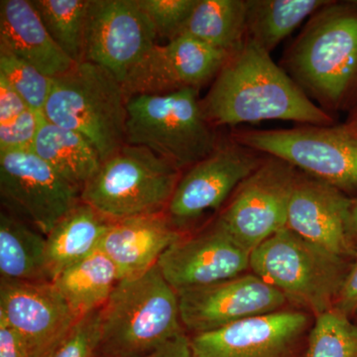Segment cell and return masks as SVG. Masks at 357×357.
Instances as JSON below:
<instances>
[{"label":"cell","mask_w":357,"mask_h":357,"mask_svg":"<svg viewBox=\"0 0 357 357\" xmlns=\"http://www.w3.org/2000/svg\"><path fill=\"white\" fill-rule=\"evenodd\" d=\"M201 103L204 116L215 128L263 121L321 126L335 122L271 54L249 39L229 54Z\"/></svg>","instance_id":"1"},{"label":"cell","mask_w":357,"mask_h":357,"mask_svg":"<svg viewBox=\"0 0 357 357\" xmlns=\"http://www.w3.org/2000/svg\"><path fill=\"white\" fill-rule=\"evenodd\" d=\"M282 68L328 114L357 98V6L330 1L310 17Z\"/></svg>","instance_id":"2"},{"label":"cell","mask_w":357,"mask_h":357,"mask_svg":"<svg viewBox=\"0 0 357 357\" xmlns=\"http://www.w3.org/2000/svg\"><path fill=\"white\" fill-rule=\"evenodd\" d=\"M183 333L178 293L155 265L115 286L100 309L96 357H143Z\"/></svg>","instance_id":"3"},{"label":"cell","mask_w":357,"mask_h":357,"mask_svg":"<svg viewBox=\"0 0 357 357\" xmlns=\"http://www.w3.org/2000/svg\"><path fill=\"white\" fill-rule=\"evenodd\" d=\"M128 96L119 79L93 63L54 77L43 114L91 143L102 161L126 144Z\"/></svg>","instance_id":"4"},{"label":"cell","mask_w":357,"mask_h":357,"mask_svg":"<svg viewBox=\"0 0 357 357\" xmlns=\"http://www.w3.org/2000/svg\"><path fill=\"white\" fill-rule=\"evenodd\" d=\"M126 141L148 148L182 171L206 158L220 139L204 116L199 91L185 89L129 98Z\"/></svg>","instance_id":"5"},{"label":"cell","mask_w":357,"mask_h":357,"mask_svg":"<svg viewBox=\"0 0 357 357\" xmlns=\"http://www.w3.org/2000/svg\"><path fill=\"white\" fill-rule=\"evenodd\" d=\"M351 261L285 227L251 252L250 269L317 317L335 307Z\"/></svg>","instance_id":"6"},{"label":"cell","mask_w":357,"mask_h":357,"mask_svg":"<svg viewBox=\"0 0 357 357\" xmlns=\"http://www.w3.org/2000/svg\"><path fill=\"white\" fill-rule=\"evenodd\" d=\"M181 176L148 148L126 144L102 161L81 199L110 220L165 213Z\"/></svg>","instance_id":"7"},{"label":"cell","mask_w":357,"mask_h":357,"mask_svg":"<svg viewBox=\"0 0 357 357\" xmlns=\"http://www.w3.org/2000/svg\"><path fill=\"white\" fill-rule=\"evenodd\" d=\"M231 137L347 192L357 190V134L342 126L241 130Z\"/></svg>","instance_id":"8"},{"label":"cell","mask_w":357,"mask_h":357,"mask_svg":"<svg viewBox=\"0 0 357 357\" xmlns=\"http://www.w3.org/2000/svg\"><path fill=\"white\" fill-rule=\"evenodd\" d=\"M297 174V169L287 162L266 156L238 185L215 222L252 252L287 227Z\"/></svg>","instance_id":"9"},{"label":"cell","mask_w":357,"mask_h":357,"mask_svg":"<svg viewBox=\"0 0 357 357\" xmlns=\"http://www.w3.org/2000/svg\"><path fill=\"white\" fill-rule=\"evenodd\" d=\"M81 192L31 150L0 154L2 204L44 236L81 203Z\"/></svg>","instance_id":"10"},{"label":"cell","mask_w":357,"mask_h":357,"mask_svg":"<svg viewBox=\"0 0 357 357\" xmlns=\"http://www.w3.org/2000/svg\"><path fill=\"white\" fill-rule=\"evenodd\" d=\"M265 158L266 155L232 137L218 141L211 154L181 176L165 211L167 217L182 230L206 211L218 210Z\"/></svg>","instance_id":"11"},{"label":"cell","mask_w":357,"mask_h":357,"mask_svg":"<svg viewBox=\"0 0 357 357\" xmlns=\"http://www.w3.org/2000/svg\"><path fill=\"white\" fill-rule=\"evenodd\" d=\"M157 38L137 0L89 1L84 61L109 70L122 86Z\"/></svg>","instance_id":"12"},{"label":"cell","mask_w":357,"mask_h":357,"mask_svg":"<svg viewBox=\"0 0 357 357\" xmlns=\"http://www.w3.org/2000/svg\"><path fill=\"white\" fill-rule=\"evenodd\" d=\"M306 312L280 310L192 335V357H299L311 330Z\"/></svg>","instance_id":"13"},{"label":"cell","mask_w":357,"mask_h":357,"mask_svg":"<svg viewBox=\"0 0 357 357\" xmlns=\"http://www.w3.org/2000/svg\"><path fill=\"white\" fill-rule=\"evenodd\" d=\"M178 297L183 326L192 335L280 311L288 302L280 291L255 273L183 291Z\"/></svg>","instance_id":"14"},{"label":"cell","mask_w":357,"mask_h":357,"mask_svg":"<svg viewBox=\"0 0 357 357\" xmlns=\"http://www.w3.org/2000/svg\"><path fill=\"white\" fill-rule=\"evenodd\" d=\"M0 317L24 340L29 357H50L81 319L53 282L4 280Z\"/></svg>","instance_id":"15"},{"label":"cell","mask_w":357,"mask_h":357,"mask_svg":"<svg viewBox=\"0 0 357 357\" xmlns=\"http://www.w3.org/2000/svg\"><path fill=\"white\" fill-rule=\"evenodd\" d=\"M229 54L181 35L166 44H155L124 82L128 98L167 95L185 89L199 91L213 81Z\"/></svg>","instance_id":"16"},{"label":"cell","mask_w":357,"mask_h":357,"mask_svg":"<svg viewBox=\"0 0 357 357\" xmlns=\"http://www.w3.org/2000/svg\"><path fill=\"white\" fill-rule=\"evenodd\" d=\"M250 251L217 223L194 236H184L160 257V271L177 293L204 287L245 273Z\"/></svg>","instance_id":"17"},{"label":"cell","mask_w":357,"mask_h":357,"mask_svg":"<svg viewBox=\"0 0 357 357\" xmlns=\"http://www.w3.org/2000/svg\"><path fill=\"white\" fill-rule=\"evenodd\" d=\"M351 203L345 192L298 171L286 227L333 255L352 260L356 244L347 229Z\"/></svg>","instance_id":"18"},{"label":"cell","mask_w":357,"mask_h":357,"mask_svg":"<svg viewBox=\"0 0 357 357\" xmlns=\"http://www.w3.org/2000/svg\"><path fill=\"white\" fill-rule=\"evenodd\" d=\"M184 236L166 213L123 218L112 222L100 250L114 263L121 280L151 269L167 249Z\"/></svg>","instance_id":"19"},{"label":"cell","mask_w":357,"mask_h":357,"mask_svg":"<svg viewBox=\"0 0 357 357\" xmlns=\"http://www.w3.org/2000/svg\"><path fill=\"white\" fill-rule=\"evenodd\" d=\"M0 50L13 54L52 79L76 64L52 39L31 0L0 1Z\"/></svg>","instance_id":"20"},{"label":"cell","mask_w":357,"mask_h":357,"mask_svg":"<svg viewBox=\"0 0 357 357\" xmlns=\"http://www.w3.org/2000/svg\"><path fill=\"white\" fill-rule=\"evenodd\" d=\"M114 220L81 202L46 236V265L51 282L66 268L100 250Z\"/></svg>","instance_id":"21"},{"label":"cell","mask_w":357,"mask_h":357,"mask_svg":"<svg viewBox=\"0 0 357 357\" xmlns=\"http://www.w3.org/2000/svg\"><path fill=\"white\" fill-rule=\"evenodd\" d=\"M31 151L70 184L83 190L102 160L88 139L43 116Z\"/></svg>","instance_id":"22"},{"label":"cell","mask_w":357,"mask_h":357,"mask_svg":"<svg viewBox=\"0 0 357 357\" xmlns=\"http://www.w3.org/2000/svg\"><path fill=\"white\" fill-rule=\"evenodd\" d=\"M0 277L14 282H51L46 236L8 211L0 213Z\"/></svg>","instance_id":"23"},{"label":"cell","mask_w":357,"mask_h":357,"mask_svg":"<svg viewBox=\"0 0 357 357\" xmlns=\"http://www.w3.org/2000/svg\"><path fill=\"white\" fill-rule=\"evenodd\" d=\"M121 280L112 260L102 251L66 268L53 281L77 316L102 309Z\"/></svg>","instance_id":"24"},{"label":"cell","mask_w":357,"mask_h":357,"mask_svg":"<svg viewBox=\"0 0 357 357\" xmlns=\"http://www.w3.org/2000/svg\"><path fill=\"white\" fill-rule=\"evenodd\" d=\"M330 0H246V39L268 53Z\"/></svg>","instance_id":"25"},{"label":"cell","mask_w":357,"mask_h":357,"mask_svg":"<svg viewBox=\"0 0 357 357\" xmlns=\"http://www.w3.org/2000/svg\"><path fill=\"white\" fill-rule=\"evenodd\" d=\"M246 0H198L182 35L230 54L246 40Z\"/></svg>","instance_id":"26"},{"label":"cell","mask_w":357,"mask_h":357,"mask_svg":"<svg viewBox=\"0 0 357 357\" xmlns=\"http://www.w3.org/2000/svg\"><path fill=\"white\" fill-rule=\"evenodd\" d=\"M91 0H31L52 39L76 64L86 57V22Z\"/></svg>","instance_id":"27"},{"label":"cell","mask_w":357,"mask_h":357,"mask_svg":"<svg viewBox=\"0 0 357 357\" xmlns=\"http://www.w3.org/2000/svg\"><path fill=\"white\" fill-rule=\"evenodd\" d=\"M314 318L302 357H357V323L335 309Z\"/></svg>","instance_id":"28"},{"label":"cell","mask_w":357,"mask_h":357,"mask_svg":"<svg viewBox=\"0 0 357 357\" xmlns=\"http://www.w3.org/2000/svg\"><path fill=\"white\" fill-rule=\"evenodd\" d=\"M0 75L20 93L30 109L43 114L53 79L13 54L0 50Z\"/></svg>","instance_id":"29"},{"label":"cell","mask_w":357,"mask_h":357,"mask_svg":"<svg viewBox=\"0 0 357 357\" xmlns=\"http://www.w3.org/2000/svg\"><path fill=\"white\" fill-rule=\"evenodd\" d=\"M151 21L157 37L167 42L182 35L198 0H137Z\"/></svg>","instance_id":"30"},{"label":"cell","mask_w":357,"mask_h":357,"mask_svg":"<svg viewBox=\"0 0 357 357\" xmlns=\"http://www.w3.org/2000/svg\"><path fill=\"white\" fill-rule=\"evenodd\" d=\"M100 335V309L79 319L50 357H96Z\"/></svg>","instance_id":"31"},{"label":"cell","mask_w":357,"mask_h":357,"mask_svg":"<svg viewBox=\"0 0 357 357\" xmlns=\"http://www.w3.org/2000/svg\"><path fill=\"white\" fill-rule=\"evenodd\" d=\"M43 116L29 109L11 123L0 126V154L30 151Z\"/></svg>","instance_id":"32"},{"label":"cell","mask_w":357,"mask_h":357,"mask_svg":"<svg viewBox=\"0 0 357 357\" xmlns=\"http://www.w3.org/2000/svg\"><path fill=\"white\" fill-rule=\"evenodd\" d=\"M27 109L20 93L0 75V126L11 123Z\"/></svg>","instance_id":"33"},{"label":"cell","mask_w":357,"mask_h":357,"mask_svg":"<svg viewBox=\"0 0 357 357\" xmlns=\"http://www.w3.org/2000/svg\"><path fill=\"white\" fill-rule=\"evenodd\" d=\"M333 309L349 319L357 316V244L356 255L352 259Z\"/></svg>","instance_id":"34"},{"label":"cell","mask_w":357,"mask_h":357,"mask_svg":"<svg viewBox=\"0 0 357 357\" xmlns=\"http://www.w3.org/2000/svg\"><path fill=\"white\" fill-rule=\"evenodd\" d=\"M0 357H29L22 337L0 317Z\"/></svg>","instance_id":"35"},{"label":"cell","mask_w":357,"mask_h":357,"mask_svg":"<svg viewBox=\"0 0 357 357\" xmlns=\"http://www.w3.org/2000/svg\"><path fill=\"white\" fill-rule=\"evenodd\" d=\"M143 357H192L191 337L185 333H181Z\"/></svg>","instance_id":"36"},{"label":"cell","mask_w":357,"mask_h":357,"mask_svg":"<svg viewBox=\"0 0 357 357\" xmlns=\"http://www.w3.org/2000/svg\"><path fill=\"white\" fill-rule=\"evenodd\" d=\"M347 229L351 241L357 244V197L351 198L349 206V220H347Z\"/></svg>","instance_id":"37"},{"label":"cell","mask_w":357,"mask_h":357,"mask_svg":"<svg viewBox=\"0 0 357 357\" xmlns=\"http://www.w3.org/2000/svg\"><path fill=\"white\" fill-rule=\"evenodd\" d=\"M344 126L351 129L352 132L357 134V105L352 109V112L349 115V119L345 122Z\"/></svg>","instance_id":"38"},{"label":"cell","mask_w":357,"mask_h":357,"mask_svg":"<svg viewBox=\"0 0 357 357\" xmlns=\"http://www.w3.org/2000/svg\"><path fill=\"white\" fill-rule=\"evenodd\" d=\"M352 3L354 4V6H357V0H352Z\"/></svg>","instance_id":"39"}]
</instances>
